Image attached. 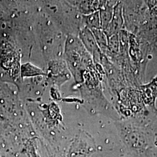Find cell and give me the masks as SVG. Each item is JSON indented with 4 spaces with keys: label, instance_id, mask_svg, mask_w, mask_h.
<instances>
[{
    "label": "cell",
    "instance_id": "1",
    "mask_svg": "<svg viewBox=\"0 0 157 157\" xmlns=\"http://www.w3.org/2000/svg\"><path fill=\"white\" fill-rule=\"evenodd\" d=\"M104 78L97 72L95 65L89 68L83 75L81 93L85 100V104L90 111L104 113L112 118H118L103 94L101 82Z\"/></svg>",
    "mask_w": 157,
    "mask_h": 157
},
{
    "label": "cell",
    "instance_id": "2",
    "mask_svg": "<svg viewBox=\"0 0 157 157\" xmlns=\"http://www.w3.org/2000/svg\"><path fill=\"white\" fill-rule=\"evenodd\" d=\"M65 56L67 67L76 82L82 84L84 72L94 65L92 57L85 49L80 39L73 36L67 39Z\"/></svg>",
    "mask_w": 157,
    "mask_h": 157
},
{
    "label": "cell",
    "instance_id": "3",
    "mask_svg": "<svg viewBox=\"0 0 157 157\" xmlns=\"http://www.w3.org/2000/svg\"><path fill=\"white\" fill-rule=\"evenodd\" d=\"M152 47L141 40L137 36L129 33V56L133 71L139 83L142 85L145 80V73L149 54Z\"/></svg>",
    "mask_w": 157,
    "mask_h": 157
},
{
    "label": "cell",
    "instance_id": "4",
    "mask_svg": "<svg viewBox=\"0 0 157 157\" xmlns=\"http://www.w3.org/2000/svg\"><path fill=\"white\" fill-rule=\"evenodd\" d=\"M124 27L130 33L136 34L148 17L145 1H123Z\"/></svg>",
    "mask_w": 157,
    "mask_h": 157
},
{
    "label": "cell",
    "instance_id": "5",
    "mask_svg": "<svg viewBox=\"0 0 157 157\" xmlns=\"http://www.w3.org/2000/svg\"><path fill=\"white\" fill-rule=\"evenodd\" d=\"M78 39L92 57L94 64H101L103 54L97 45L91 30L87 28H82L79 32Z\"/></svg>",
    "mask_w": 157,
    "mask_h": 157
},
{
    "label": "cell",
    "instance_id": "6",
    "mask_svg": "<svg viewBox=\"0 0 157 157\" xmlns=\"http://www.w3.org/2000/svg\"><path fill=\"white\" fill-rule=\"evenodd\" d=\"M123 29H124V27L122 2L118 1L114 7L112 19L104 31L108 39L113 35L118 34Z\"/></svg>",
    "mask_w": 157,
    "mask_h": 157
},
{
    "label": "cell",
    "instance_id": "7",
    "mask_svg": "<svg viewBox=\"0 0 157 157\" xmlns=\"http://www.w3.org/2000/svg\"><path fill=\"white\" fill-rule=\"evenodd\" d=\"M142 100L144 105H148L157 111L155 101L157 98V84L152 80L151 82L143 84L139 87Z\"/></svg>",
    "mask_w": 157,
    "mask_h": 157
},
{
    "label": "cell",
    "instance_id": "8",
    "mask_svg": "<svg viewBox=\"0 0 157 157\" xmlns=\"http://www.w3.org/2000/svg\"><path fill=\"white\" fill-rule=\"evenodd\" d=\"M118 1H107L106 4L99 11L101 29L104 30L112 19L114 7Z\"/></svg>",
    "mask_w": 157,
    "mask_h": 157
},
{
    "label": "cell",
    "instance_id": "9",
    "mask_svg": "<svg viewBox=\"0 0 157 157\" xmlns=\"http://www.w3.org/2000/svg\"><path fill=\"white\" fill-rule=\"evenodd\" d=\"M107 1H80L78 11L82 15H87L96 11H98L105 6Z\"/></svg>",
    "mask_w": 157,
    "mask_h": 157
},
{
    "label": "cell",
    "instance_id": "10",
    "mask_svg": "<svg viewBox=\"0 0 157 157\" xmlns=\"http://www.w3.org/2000/svg\"><path fill=\"white\" fill-rule=\"evenodd\" d=\"M82 24L83 26L82 28H87L90 30L101 29L99 11L89 15H82Z\"/></svg>",
    "mask_w": 157,
    "mask_h": 157
},
{
    "label": "cell",
    "instance_id": "11",
    "mask_svg": "<svg viewBox=\"0 0 157 157\" xmlns=\"http://www.w3.org/2000/svg\"><path fill=\"white\" fill-rule=\"evenodd\" d=\"M93 36L95 38V41L100 49L101 52L105 54L107 51V44H108V37L105 33L104 31L101 29H92L91 30Z\"/></svg>",
    "mask_w": 157,
    "mask_h": 157
},
{
    "label": "cell",
    "instance_id": "12",
    "mask_svg": "<svg viewBox=\"0 0 157 157\" xmlns=\"http://www.w3.org/2000/svg\"><path fill=\"white\" fill-rule=\"evenodd\" d=\"M21 73L23 78L34 77L45 75L41 69L34 66L30 63H26L23 65L21 67Z\"/></svg>",
    "mask_w": 157,
    "mask_h": 157
}]
</instances>
